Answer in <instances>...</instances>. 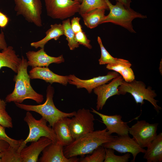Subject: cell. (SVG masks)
<instances>
[{
	"mask_svg": "<svg viewBox=\"0 0 162 162\" xmlns=\"http://www.w3.org/2000/svg\"><path fill=\"white\" fill-rule=\"evenodd\" d=\"M28 66L27 60L22 56L17 74L14 75L13 79L15 82L14 89L5 98L6 102L22 103L25 100L29 99L40 104L43 101V95L37 92L31 86L30 78L27 72Z\"/></svg>",
	"mask_w": 162,
	"mask_h": 162,
	"instance_id": "6da1fadb",
	"label": "cell"
},
{
	"mask_svg": "<svg viewBox=\"0 0 162 162\" xmlns=\"http://www.w3.org/2000/svg\"><path fill=\"white\" fill-rule=\"evenodd\" d=\"M115 136L110 134L106 128L94 130L75 139L63 149L67 158L91 153L100 146L111 140Z\"/></svg>",
	"mask_w": 162,
	"mask_h": 162,
	"instance_id": "7a4b0ae2",
	"label": "cell"
},
{
	"mask_svg": "<svg viewBox=\"0 0 162 162\" xmlns=\"http://www.w3.org/2000/svg\"><path fill=\"white\" fill-rule=\"evenodd\" d=\"M46 99L43 104L38 105H27L15 103L18 107L27 111H32L40 114L48 122L49 126L52 128L54 124L59 120L65 117L71 118L76 112L70 113L63 112L55 106L53 100L54 89L50 85L47 87Z\"/></svg>",
	"mask_w": 162,
	"mask_h": 162,
	"instance_id": "3957f363",
	"label": "cell"
},
{
	"mask_svg": "<svg viewBox=\"0 0 162 162\" xmlns=\"http://www.w3.org/2000/svg\"><path fill=\"white\" fill-rule=\"evenodd\" d=\"M110 12L106 16L102 23L111 22L120 26L132 32H135L132 23L135 18H146V16L137 13L130 8H127L122 2L117 1L116 5L112 4L109 0H105Z\"/></svg>",
	"mask_w": 162,
	"mask_h": 162,
	"instance_id": "277c9868",
	"label": "cell"
},
{
	"mask_svg": "<svg viewBox=\"0 0 162 162\" xmlns=\"http://www.w3.org/2000/svg\"><path fill=\"white\" fill-rule=\"evenodd\" d=\"M24 120L28 126L29 133L26 138L22 141L17 149L19 152L26 146L27 143L36 141L42 137L48 138L53 143L58 141L53 129L47 125V122L42 117L37 120L31 113L28 111Z\"/></svg>",
	"mask_w": 162,
	"mask_h": 162,
	"instance_id": "5b68a950",
	"label": "cell"
},
{
	"mask_svg": "<svg viewBox=\"0 0 162 162\" xmlns=\"http://www.w3.org/2000/svg\"><path fill=\"white\" fill-rule=\"evenodd\" d=\"M118 88L120 94L124 95L127 93L130 94L137 104L140 103L142 105L146 100L153 105L158 113L161 109L157 104L158 100L154 99L157 96L155 91L152 90L150 86L146 88V85L141 81L134 80L128 82L123 80Z\"/></svg>",
	"mask_w": 162,
	"mask_h": 162,
	"instance_id": "8992f818",
	"label": "cell"
},
{
	"mask_svg": "<svg viewBox=\"0 0 162 162\" xmlns=\"http://www.w3.org/2000/svg\"><path fill=\"white\" fill-rule=\"evenodd\" d=\"M70 119L69 128L74 139L94 130L95 118L89 110L80 109Z\"/></svg>",
	"mask_w": 162,
	"mask_h": 162,
	"instance_id": "52a82bcc",
	"label": "cell"
},
{
	"mask_svg": "<svg viewBox=\"0 0 162 162\" xmlns=\"http://www.w3.org/2000/svg\"><path fill=\"white\" fill-rule=\"evenodd\" d=\"M47 15L54 19L63 20L79 10L80 3L73 0H44Z\"/></svg>",
	"mask_w": 162,
	"mask_h": 162,
	"instance_id": "ba28073f",
	"label": "cell"
},
{
	"mask_svg": "<svg viewBox=\"0 0 162 162\" xmlns=\"http://www.w3.org/2000/svg\"><path fill=\"white\" fill-rule=\"evenodd\" d=\"M16 15L22 16L28 22L38 27L42 26V4L40 0H14Z\"/></svg>",
	"mask_w": 162,
	"mask_h": 162,
	"instance_id": "9c48e42d",
	"label": "cell"
},
{
	"mask_svg": "<svg viewBox=\"0 0 162 162\" xmlns=\"http://www.w3.org/2000/svg\"><path fill=\"white\" fill-rule=\"evenodd\" d=\"M158 123L150 124L144 120H138L129 127V134L141 147H147L157 135Z\"/></svg>",
	"mask_w": 162,
	"mask_h": 162,
	"instance_id": "30bf717a",
	"label": "cell"
},
{
	"mask_svg": "<svg viewBox=\"0 0 162 162\" xmlns=\"http://www.w3.org/2000/svg\"><path fill=\"white\" fill-rule=\"evenodd\" d=\"M105 148L114 149L121 153H129L132 155L131 162L135 161L136 157L140 153H144L146 150L141 147L129 135L115 136L110 141L102 145Z\"/></svg>",
	"mask_w": 162,
	"mask_h": 162,
	"instance_id": "8fae6325",
	"label": "cell"
},
{
	"mask_svg": "<svg viewBox=\"0 0 162 162\" xmlns=\"http://www.w3.org/2000/svg\"><path fill=\"white\" fill-rule=\"evenodd\" d=\"M123 80L122 76L118 75L112 79L109 83L104 84L93 89L94 93L97 96L96 103L97 110L103 109L110 98L115 95H120L118 88Z\"/></svg>",
	"mask_w": 162,
	"mask_h": 162,
	"instance_id": "7c38bea8",
	"label": "cell"
},
{
	"mask_svg": "<svg viewBox=\"0 0 162 162\" xmlns=\"http://www.w3.org/2000/svg\"><path fill=\"white\" fill-rule=\"evenodd\" d=\"M119 75L116 71L109 72L105 76H99L88 80L81 79L74 74L68 76L69 84L75 85L78 88H85L88 92L91 93L94 88L106 83L113 78Z\"/></svg>",
	"mask_w": 162,
	"mask_h": 162,
	"instance_id": "4fadbf2b",
	"label": "cell"
},
{
	"mask_svg": "<svg viewBox=\"0 0 162 162\" xmlns=\"http://www.w3.org/2000/svg\"><path fill=\"white\" fill-rule=\"evenodd\" d=\"M91 112L97 114L101 118L102 122L106 126V128L110 134L116 133L118 136H122L129 134V127L127 122L122 120V117L120 115H105L93 108H91Z\"/></svg>",
	"mask_w": 162,
	"mask_h": 162,
	"instance_id": "5bb4252c",
	"label": "cell"
},
{
	"mask_svg": "<svg viewBox=\"0 0 162 162\" xmlns=\"http://www.w3.org/2000/svg\"><path fill=\"white\" fill-rule=\"evenodd\" d=\"M63 145L59 141L52 142L43 151L42 154L38 161L40 162H77L76 157L69 158L64 155Z\"/></svg>",
	"mask_w": 162,
	"mask_h": 162,
	"instance_id": "9a60e30c",
	"label": "cell"
},
{
	"mask_svg": "<svg viewBox=\"0 0 162 162\" xmlns=\"http://www.w3.org/2000/svg\"><path fill=\"white\" fill-rule=\"evenodd\" d=\"M28 59V66L33 68L48 67L52 63L60 64L63 62L64 59L62 55L57 57H52L48 55L44 51V48H41L35 51H29L26 53Z\"/></svg>",
	"mask_w": 162,
	"mask_h": 162,
	"instance_id": "2e32d148",
	"label": "cell"
},
{
	"mask_svg": "<svg viewBox=\"0 0 162 162\" xmlns=\"http://www.w3.org/2000/svg\"><path fill=\"white\" fill-rule=\"evenodd\" d=\"M52 142L48 138L40 137L35 141L32 142L28 146H26L20 152L22 162H36L39 155L44 149Z\"/></svg>",
	"mask_w": 162,
	"mask_h": 162,
	"instance_id": "e0dca14e",
	"label": "cell"
},
{
	"mask_svg": "<svg viewBox=\"0 0 162 162\" xmlns=\"http://www.w3.org/2000/svg\"><path fill=\"white\" fill-rule=\"evenodd\" d=\"M30 79H40L52 84L58 83L66 86L68 83V76L58 75L51 71L47 67H35L32 68L29 72Z\"/></svg>",
	"mask_w": 162,
	"mask_h": 162,
	"instance_id": "ac0fdd59",
	"label": "cell"
},
{
	"mask_svg": "<svg viewBox=\"0 0 162 162\" xmlns=\"http://www.w3.org/2000/svg\"><path fill=\"white\" fill-rule=\"evenodd\" d=\"M70 119L68 117L62 118L58 120L52 127L58 141L64 146L70 144L75 140L69 128Z\"/></svg>",
	"mask_w": 162,
	"mask_h": 162,
	"instance_id": "d6986e66",
	"label": "cell"
},
{
	"mask_svg": "<svg viewBox=\"0 0 162 162\" xmlns=\"http://www.w3.org/2000/svg\"><path fill=\"white\" fill-rule=\"evenodd\" d=\"M147 148L143 156L147 162H161L162 133L157 134Z\"/></svg>",
	"mask_w": 162,
	"mask_h": 162,
	"instance_id": "ffe728a7",
	"label": "cell"
},
{
	"mask_svg": "<svg viewBox=\"0 0 162 162\" xmlns=\"http://www.w3.org/2000/svg\"><path fill=\"white\" fill-rule=\"evenodd\" d=\"M21 60L12 46H7L0 52V70L3 67H7L16 73Z\"/></svg>",
	"mask_w": 162,
	"mask_h": 162,
	"instance_id": "44dd1931",
	"label": "cell"
},
{
	"mask_svg": "<svg viewBox=\"0 0 162 162\" xmlns=\"http://www.w3.org/2000/svg\"><path fill=\"white\" fill-rule=\"evenodd\" d=\"M46 36L42 39L37 42L31 43V46L36 49L44 48L45 45L51 40H58L62 35H64L63 30L62 24H55L51 25L50 28L46 32Z\"/></svg>",
	"mask_w": 162,
	"mask_h": 162,
	"instance_id": "7402d4cb",
	"label": "cell"
},
{
	"mask_svg": "<svg viewBox=\"0 0 162 162\" xmlns=\"http://www.w3.org/2000/svg\"><path fill=\"white\" fill-rule=\"evenodd\" d=\"M105 10L104 9L97 8L81 14L85 25L88 28H93L102 24L106 16Z\"/></svg>",
	"mask_w": 162,
	"mask_h": 162,
	"instance_id": "603a6c76",
	"label": "cell"
},
{
	"mask_svg": "<svg viewBox=\"0 0 162 162\" xmlns=\"http://www.w3.org/2000/svg\"><path fill=\"white\" fill-rule=\"evenodd\" d=\"M97 8L109 10L105 0H82L78 13L81 15Z\"/></svg>",
	"mask_w": 162,
	"mask_h": 162,
	"instance_id": "cb8c5ba5",
	"label": "cell"
},
{
	"mask_svg": "<svg viewBox=\"0 0 162 162\" xmlns=\"http://www.w3.org/2000/svg\"><path fill=\"white\" fill-rule=\"evenodd\" d=\"M62 26L64 34L66 37L68 41V45L71 50H73L79 46V44L76 41L75 34L72 30L69 19L64 20L62 22Z\"/></svg>",
	"mask_w": 162,
	"mask_h": 162,
	"instance_id": "d4e9b609",
	"label": "cell"
},
{
	"mask_svg": "<svg viewBox=\"0 0 162 162\" xmlns=\"http://www.w3.org/2000/svg\"><path fill=\"white\" fill-rule=\"evenodd\" d=\"M1 153V162H22L20 152L10 146Z\"/></svg>",
	"mask_w": 162,
	"mask_h": 162,
	"instance_id": "484cf974",
	"label": "cell"
},
{
	"mask_svg": "<svg viewBox=\"0 0 162 162\" xmlns=\"http://www.w3.org/2000/svg\"><path fill=\"white\" fill-rule=\"evenodd\" d=\"M98 41L101 50V56L98 60L100 65L116 63L121 60V58L113 57L109 53L104 46L99 37H98Z\"/></svg>",
	"mask_w": 162,
	"mask_h": 162,
	"instance_id": "4316f807",
	"label": "cell"
},
{
	"mask_svg": "<svg viewBox=\"0 0 162 162\" xmlns=\"http://www.w3.org/2000/svg\"><path fill=\"white\" fill-rule=\"evenodd\" d=\"M91 154L83 158L80 160L81 162H103L106 155L105 148L103 146H100L94 150Z\"/></svg>",
	"mask_w": 162,
	"mask_h": 162,
	"instance_id": "83f0119b",
	"label": "cell"
},
{
	"mask_svg": "<svg viewBox=\"0 0 162 162\" xmlns=\"http://www.w3.org/2000/svg\"><path fill=\"white\" fill-rule=\"evenodd\" d=\"M6 102L0 98V124L5 128H12V119L6 110Z\"/></svg>",
	"mask_w": 162,
	"mask_h": 162,
	"instance_id": "f1b7e54d",
	"label": "cell"
},
{
	"mask_svg": "<svg viewBox=\"0 0 162 162\" xmlns=\"http://www.w3.org/2000/svg\"><path fill=\"white\" fill-rule=\"evenodd\" d=\"M106 155L104 162H128L130 158L131 154L125 153L122 156L115 154V150L112 148H105Z\"/></svg>",
	"mask_w": 162,
	"mask_h": 162,
	"instance_id": "f546056e",
	"label": "cell"
},
{
	"mask_svg": "<svg viewBox=\"0 0 162 162\" xmlns=\"http://www.w3.org/2000/svg\"><path fill=\"white\" fill-rule=\"evenodd\" d=\"M3 140L8 142L10 146L17 149L24 140L22 139L16 140L9 137L5 132V127L0 124V140Z\"/></svg>",
	"mask_w": 162,
	"mask_h": 162,
	"instance_id": "4dcf8cb0",
	"label": "cell"
},
{
	"mask_svg": "<svg viewBox=\"0 0 162 162\" xmlns=\"http://www.w3.org/2000/svg\"><path fill=\"white\" fill-rule=\"evenodd\" d=\"M131 64L128 60L121 58V60L116 63L107 64L106 68L118 73L123 69L128 67H130Z\"/></svg>",
	"mask_w": 162,
	"mask_h": 162,
	"instance_id": "1f68e13d",
	"label": "cell"
},
{
	"mask_svg": "<svg viewBox=\"0 0 162 162\" xmlns=\"http://www.w3.org/2000/svg\"><path fill=\"white\" fill-rule=\"evenodd\" d=\"M75 38L79 44L82 45L89 49L92 48L90 44V40L87 38L85 32L83 31L75 34Z\"/></svg>",
	"mask_w": 162,
	"mask_h": 162,
	"instance_id": "d6a6232c",
	"label": "cell"
},
{
	"mask_svg": "<svg viewBox=\"0 0 162 162\" xmlns=\"http://www.w3.org/2000/svg\"><path fill=\"white\" fill-rule=\"evenodd\" d=\"M119 73L121 74L124 80L127 82H130L135 80V75L130 67L125 68Z\"/></svg>",
	"mask_w": 162,
	"mask_h": 162,
	"instance_id": "836d02e7",
	"label": "cell"
},
{
	"mask_svg": "<svg viewBox=\"0 0 162 162\" xmlns=\"http://www.w3.org/2000/svg\"><path fill=\"white\" fill-rule=\"evenodd\" d=\"M80 18L79 17H74L71 21V26L75 34L82 31V27L80 23Z\"/></svg>",
	"mask_w": 162,
	"mask_h": 162,
	"instance_id": "e575fe53",
	"label": "cell"
},
{
	"mask_svg": "<svg viewBox=\"0 0 162 162\" xmlns=\"http://www.w3.org/2000/svg\"><path fill=\"white\" fill-rule=\"evenodd\" d=\"M9 19L5 14L0 11V27H5L8 23Z\"/></svg>",
	"mask_w": 162,
	"mask_h": 162,
	"instance_id": "d590c367",
	"label": "cell"
},
{
	"mask_svg": "<svg viewBox=\"0 0 162 162\" xmlns=\"http://www.w3.org/2000/svg\"><path fill=\"white\" fill-rule=\"evenodd\" d=\"M4 33L2 32L0 33V50H2L7 47Z\"/></svg>",
	"mask_w": 162,
	"mask_h": 162,
	"instance_id": "8d00e7d4",
	"label": "cell"
},
{
	"mask_svg": "<svg viewBox=\"0 0 162 162\" xmlns=\"http://www.w3.org/2000/svg\"><path fill=\"white\" fill-rule=\"evenodd\" d=\"M10 146L7 142L3 140H0V152H4Z\"/></svg>",
	"mask_w": 162,
	"mask_h": 162,
	"instance_id": "74e56055",
	"label": "cell"
},
{
	"mask_svg": "<svg viewBox=\"0 0 162 162\" xmlns=\"http://www.w3.org/2000/svg\"><path fill=\"white\" fill-rule=\"evenodd\" d=\"M117 1L120 2L124 4H126L128 2L129 0H116Z\"/></svg>",
	"mask_w": 162,
	"mask_h": 162,
	"instance_id": "f35d334b",
	"label": "cell"
},
{
	"mask_svg": "<svg viewBox=\"0 0 162 162\" xmlns=\"http://www.w3.org/2000/svg\"><path fill=\"white\" fill-rule=\"evenodd\" d=\"M76 1L79 2L80 3H81L82 1V0H74Z\"/></svg>",
	"mask_w": 162,
	"mask_h": 162,
	"instance_id": "ab89813d",
	"label": "cell"
},
{
	"mask_svg": "<svg viewBox=\"0 0 162 162\" xmlns=\"http://www.w3.org/2000/svg\"><path fill=\"white\" fill-rule=\"evenodd\" d=\"M1 156H2L1 153L0 152V162H1Z\"/></svg>",
	"mask_w": 162,
	"mask_h": 162,
	"instance_id": "60d3db41",
	"label": "cell"
}]
</instances>
